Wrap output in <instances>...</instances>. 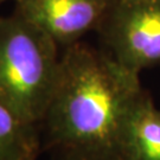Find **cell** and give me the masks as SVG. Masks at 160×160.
<instances>
[{
  "label": "cell",
  "mask_w": 160,
  "mask_h": 160,
  "mask_svg": "<svg viewBox=\"0 0 160 160\" xmlns=\"http://www.w3.org/2000/svg\"><path fill=\"white\" fill-rule=\"evenodd\" d=\"M97 31L109 55L140 75L160 67V0H110Z\"/></svg>",
  "instance_id": "3"
},
{
  "label": "cell",
  "mask_w": 160,
  "mask_h": 160,
  "mask_svg": "<svg viewBox=\"0 0 160 160\" xmlns=\"http://www.w3.org/2000/svg\"><path fill=\"white\" fill-rule=\"evenodd\" d=\"M55 160H80V159H74V158H67V157H59V155H57V158Z\"/></svg>",
  "instance_id": "7"
},
{
  "label": "cell",
  "mask_w": 160,
  "mask_h": 160,
  "mask_svg": "<svg viewBox=\"0 0 160 160\" xmlns=\"http://www.w3.org/2000/svg\"><path fill=\"white\" fill-rule=\"evenodd\" d=\"M57 50L16 12L0 17V103L28 123L42 127L59 76Z\"/></svg>",
  "instance_id": "2"
},
{
  "label": "cell",
  "mask_w": 160,
  "mask_h": 160,
  "mask_svg": "<svg viewBox=\"0 0 160 160\" xmlns=\"http://www.w3.org/2000/svg\"><path fill=\"white\" fill-rule=\"evenodd\" d=\"M29 160H36V158H34V159H29Z\"/></svg>",
  "instance_id": "9"
},
{
  "label": "cell",
  "mask_w": 160,
  "mask_h": 160,
  "mask_svg": "<svg viewBox=\"0 0 160 160\" xmlns=\"http://www.w3.org/2000/svg\"><path fill=\"white\" fill-rule=\"evenodd\" d=\"M139 74L108 52L83 43L64 49L59 76L42 127L57 155L80 160H120L121 137Z\"/></svg>",
  "instance_id": "1"
},
{
  "label": "cell",
  "mask_w": 160,
  "mask_h": 160,
  "mask_svg": "<svg viewBox=\"0 0 160 160\" xmlns=\"http://www.w3.org/2000/svg\"><path fill=\"white\" fill-rule=\"evenodd\" d=\"M39 148V126L23 121L0 103V160L37 159Z\"/></svg>",
  "instance_id": "6"
},
{
  "label": "cell",
  "mask_w": 160,
  "mask_h": 160,
  "mask_svg": "<svg viewBox=\"0 0 160 160\" xmlns=\"http://www.w3.org/2000/svg\"><path fill=\"white\" fill-rule=\"evenodd\" d=\"M120 160H160V109L142 89L123 125Z\"/></svg>",
  "instance_id": "5"
},
{
  "label": "cell",
  "mask_w": 160,
  "mask_h": 160,
  "mask_svg": "<svg viewBox=\"0 0 160 160\" xmlns=\"http://www.w3.org/2000/svg\"><path fill=\"white\" fill-rule=\"evenodd\" d=\"M4 1H6V0H0V5H1V4L4 2Z\"/></svg>",
  "instance_id": "8"
},
{
  "label": "cell",
  "mask_w": 160,
  "mask_h": 160,
  "mask_svg": "<svg viewBox=\"0 0 160 160\" xmlns=\"http://www.w3.org/2000/svg\"><path fill=\"white\" fill-rule=\"evenodd\" d=\"M16 13L49 34L57 45L78 43L97 30L110 0H14Z\"/></svg>",
  "instance_id": "4"
}]
</instances>
